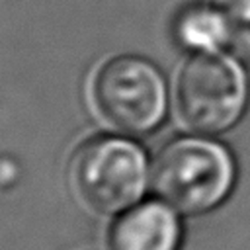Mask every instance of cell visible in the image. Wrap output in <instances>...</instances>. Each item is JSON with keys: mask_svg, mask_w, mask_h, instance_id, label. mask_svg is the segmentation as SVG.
Wrapping results in <instances>:
<instances>
[{"mask_svg": "<svg viewBox=\"0 0 250 250\" xmlns=\"http://www.w3.org/2000/svg\"><path fill=\"white\" fill-rule=\"evenodd\" d=\"M246 76L236 61L217 51H197L176 80V109L184 125L203 135L230 129L246 105Z\"/></svg>", "mask_w": 250, "mask_h": 250, "instance_id": "3957f363", "label": "cell"}, {"mask_svg": "<svg viewBox=\"0 0 250 250\" xmlns=\"http://www.w3.org/2000/svg\"><path fill=\"white\" fill-rule=\"evenodd\" d=\"M94 104L100 115L127 135L154 131L166 113V84L158 68L141 57H115L94 78Z\"/></svg>", "mask_w": 250, "mask_h": 250, "instance_id": "277c9868", "label": "cell"}, {"mask_svg": "<svg viewBox=\"0 0 250 250\" xmlns=\"http://www.w3.org/2000/svg\"><path fill=\"white\" fill-rule=\"evenodd\" d=\"M234 182L230 152L201 137H184L166 145L152 168L158 195L186 215H199L217 207Z\"/></svg>", "mask_w": 250, "mask_h": 250, "instance_id": "6da1fadb", "label": "cell"}, {"mask_svg": "<svg viewBox=\"0 0 250 250\" xmlns=\"http://www.w3.org/2000/svg\"><path fill=\"white\" fill-rule=\"evenodd\" d=\"M176 33L182 45L197 51H217L227 39L225 23L215 8H188L176 23Z\"/></svg>", "mask_w": 250, "mask_h": 250, "instance_id": "8992f818", "label": "cell"}, {"mask_svg": "<svg viewBox=\"0 0 250 250\" xmlns=\"http://www.w3.org/2000/svg\"><path fill=\"white\" fill-rule=\"evenodd\" d=\"M227 39L240 57L250 61V0H215Z\"/></svg>", "mask_w": 250, "mask_h": 250, "instance_id": "52a82bcc", "label": "cell"}, {"mask_svg": "<svg viewBox=\"0 0 250 250\" xmlns=\"http://www.w3.org/2000/svg\"><path fill=\"white\" fill-rule=\"evenodd\" d=\"M180 221L172 205L145 201L125 211L111 227V250H176Z\"/></svg>", "mask_w": 250, "mask_h": 250, "instance_id": "5b68a950", "label": "cell"}, {"mask_svg": "<svg viewBox=\"0 0 250 250\" xmlns=\"http://www.w3.org/2000/svg\"><path fill=\"white\" fill-rule=\"evenodd\" d=\"M148 178L145 150L123 137H96L72 156L70 180L78 197L104 215L135 205Z\"/></svg>", "mask_w": 250, "mask_h": 250, "instance_id": "7a4b0ae2", "label": "cell"}]
</instances>
